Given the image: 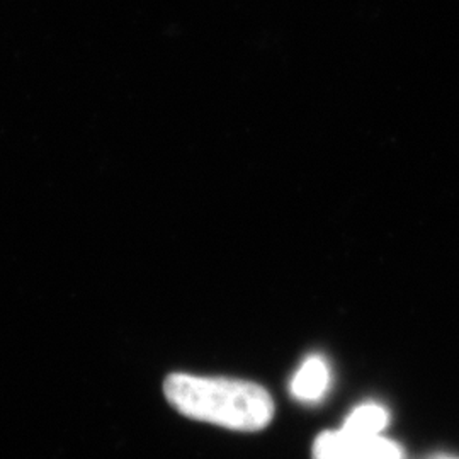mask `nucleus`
Returning a JSON list of instances; mask_svg holds the SVG:
<instances>
[{
  "mask_svg": "<svg viewBox=\"0 0 459 459\" xmlns=\"http://www.w3.org/2000/svg\"><path fill=\"white\" fill-rule=\"evenodd\" d=\"M388 424V411L377 403H364L351 411L342 429L358 436H379Z\"/></svg>",
  "mask_w": 459,
  "mask_h": 459,
  "instance_id": "4",
  "label": "nucleus"
},
{
  "mask_svg": "<svg viewBox=\"0 0 459 459\" xmlns=\"http://www.w3.org/2000/svg\"><path fill=\"white\" fill-rule=\"evenodd\" d=\"M429 459H459V458H451V456H434V458Z\"/></svg>",
  "mask_w": 459,
  "mask_h": 459,
  "instance_id": "5",
  "label": "nucleus"
},
{
  "mask_svg": "<svg viewBox=\"0 0 459 459\" xmlns=\"http://www.w3.org/2000/svg\"><path fill=\"white\" fill-rule=\"evenodd\" d=\"M313 459H405L398 444L379 436H358L345 429L324 432L313 444Z\"/></svg>",
  "mask_w": 459,
  "mask_h": 459,
  "instance_id": "2",
  "label": "nucleus"
},
{
  "mask_svg": "<svg viewBox=\"0 0 459 459\" xmlns=\"http://www.w3.org/2000/svg\"><path fill=\"white\" fill-rule=\"evenodd\" d=\"M164 394L182 415L231 430L257 432L274 417L269 392L242 379L176 373L165 379Z\"/></svg>",
  "mask_w": 459,
  "mask_h": 459,
  "instance_id": "1",
  "label": "nucleus"
},
{
  "mask_svg": "<svg viewBox=\"0 0 459 459\" xmlns=\"http://www.w3.org/2000/svg\"><path fill=\"white\" fill-rule=\"evenodd\" d=\"M330 385V371L327 362L320 356H312L301 364L291 381V394L296 400L313 403L327 394Z\"/></svg>",
  "mask_w": 459,
  "mask_h": 459,
  "instance_id": "3",
  "label": "nucleus"
}]
</instances>
